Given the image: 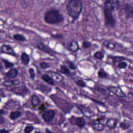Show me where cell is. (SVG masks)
I'll return each instance as SVG.
<instances>
[{"label":"cell","mask_w":133,"mask_h":133,"mask_svg":"<svg viewBox=\"0 0 133 133\" xmlns=\"http://www.w3.org/2000/svg\"><path fill=\"white\" fill-rule=\"evenodd\" d=\"M119 1L108 0L104 2L103 12L105 25L108 28H114L116 25V20L113 15L115 9L118 7Z\"/></svg>","instance_id":"cell-1"},{"label":"cell","mask_w":133,"mask_h":133,"mask_svg":"<svg viewBox=\"0 0 133 133\" xmlns=\"http://www.w3.org/2000/svg\"><path fill=\"white\" fill-rule=\"evenodd\" d=\"M64 16L61 11L56 8H51L46 11L44 15V21L49 24H57L64 21Z\"/></svg>","instance_id":"cell-2"},{"label":"cell","mask_w":133,"mask_h":133,"mask_svg":"<svg viewBox=\"0 0 133 133\" xmlns=\"http://www.w3.org/2000/svg\"><path fill=\"white\" fill-rule=\"evenodd\" d=\"M68 15L73 21L77 19L83 10V2L81 0H71L66 6Z\"/></svg>","instance_id":"cell-3"},{"label":"cell","mask_w":133,"mask_h":133,"mask_svg":"<svg viewBox=\"0 0 133 133\" xmlns=\"http://www.w3.org/2000/svg\"><path fill=\"white\" fill-rule=\"evenodd\" d=\"M10 91L14 94L20 96H22V97H25L29 94L30 91L25 85L14 86L10 89Z\"/></svg>","instance_id":"cell-4"},{"label":"cell","mask_w":133,"mask_h":133,"mask_svg":"<svg viewBox=\"0 0 133 133\" xmlns=\"http://www.w3.org/2000/svg\"><path fill=\"white\" fill-rule=\"evenodd\" d=\"M55 114L54 110L49 109L42 112V117L45 122L49 123L52 121L55 116Z\"/></svg>","instance_id":"cell-5"},{"label":"cell","mask_w":133,"mask_h":133,"mask_svg":"<svg viewBox=\"0 0 133 133\" xmlns=\"http://www.w3.org/2000/svg\"><path fill=\"white\" fill-rule=\"evenodd\" d=\"M70 121L72 124L77 126L79 128H83L86 124V121L83 117L72 116Z\"/></svg>","instance_id":"cell-6"},{"label":"cell","mask_w":133,"mask_h":133,"mask_svg":"<svg viewBox=\"0 0 133 133\" xmlns=\"http://www.w3.org/2000/svg\"><path fill=\"white\" fill-rule=\"evenodd\" d=\"M122 9L124 11L127 19L133 17V6L130 4L125 3L123 4Z\"/></svg>","instance_id":"cell-7"},{"label":"cell","mask_w":133,"mask_h":133,"mask_svg":"<svg viewBox=\"0 0 133 133\" xmlns=\"http://www.w3.org/2000/svg\"><path fill=\"white\" fill-rule=\"evenodd\" d=\"M108 90L113 94L114 95H116V96L119 97H125L126 95L122 89L117 86H108L107 88Z\"/></svg>","instance_id":"cell-8"},{"label":"cell","mask_w":133,"mask_h":133,"mask_svg":"<svg viewBox=\"0 0 133 133\" xmlns=\"http://www.w3.org/2000/svg\"><path fill=\"white\" fill-rule=\"evenodd\" d=\"M36 47L40 50H41L49 55L54 56L55 51H54V50L51 48L49 47L48 46L45 45L44 44H43L41 42L38 43L36 44Z\"/></svg>","instance_id":"cell-9"},{"label":"cell","mask_w":133,"mask_h":133,"mask_svg":"<svg viewBox=\"0 0 133 133\" xmlns=\"http://www.w3.org/2000/svg\"><path fill=\"white\" fill-rule=\"evenodd\" d=\"M1 52L2 53H4L8 54L12 56H16V53L14 51V49L9 45L3 44L1 47Z\"/></svg>","instance_id":"cell-10"},{"label":"cell","mask_w":133,"mask_h":133,"mask_svg":"<svg viewBox=\"0 0 133 133\" xmlns=\"http://www.w3.org/2000/svg\"><path fill=\"white\" fill-rule=\"evenodd\" d=\"M76 107L81 111L82 114L87 117H90L94 114L92 111L84 105L81 104H76Z\"/></svg>","instance_id":"cell-11"},{"label":"cell","mask_w":133,"mask_h":133,"mask_svg":"<svg viewBox=\"0 0 133 133\" xmlns=\"http://www.w3.org/2000/svg\"><path fill=\"white\" fill-rule=\"evenodd\" d=\"M18 74V71L17 69L12 68L9 70V71L6 73L5 77L8 79H13L16 78Z\"/></svg>","instance_id":"cell-12"},{"label":"cell","mask_w":133,"mask_h":133,"mask_svg":"<svg viewBox=\"0 0 133 133\" xmlns=\"http://www.w3.org/2000/svg\"><path fill=\"white\" fill-rule=\"evenodd\" d=\"M48 73L49 74V76L56 82L60 83L62 82L63 79V77L57 72H54V71H50L48 72Z\"/></svg>","instance_id":"cell-13"},{"label":"cell","mask_w":133,"mask_h":133,"mask_svg":"<svg viewBox=\"0 0 133 133\" xmlns=\"http://www.w3.org/2000/svg\"><path fill=\"white\" fill-rule=\"evenodd\" d=\"M79 46L77 41L75 40L71 41L68 46V49L70 51L75 52L77 51L79 49Z\"/></svg>","instance_id":"cell-14"},{"label":"cell","mask_w":133,"mask_h":133,"mask_svg":"<svg viewBox=\"0 0 133 133\" xmlns=\"http://www.w3.org/2000/svg\"><path fill=\"white\" fill-rule=\"evenodd\" d=\"M20 82L19 79H14V80H6L3 82V85L5 87H12L13 86H17L20 85Z\"/></svg>","instance_id":"cell-15"},{"label":"cell","mask_w":133,"mask_h":133,"mask_svg":"<svg viewBox=\"0 0 133 133\" xmlns=\"http://www.w3.org/2000/svg\"><path fill=\"white\" fill-rule=\"evenodd\" d=\"M117 122L118 121L117 119L114 118H110L107 121L106 125L110 129H114L116 127Z\"/></svg>","instance_id":"cell-16"},{"label":"cell","mask_w":133,"mask_h":133,"mask_svg":"<svg viewBox=\"0 0 133 133\" xmlns=\"http://www.w3.org/2000/svg\"><path fill=\"white\" fill-rule=\"evenodd\" d=\"M20 60L23 64L27 65L30 63V58L29 55L25 52H22L20 56Z\"/></svg>","instance_id":"cell-17"},{"label":"cell","mask_w":133,"mask_h":133,"mask_svg":"<svg viewBox=\"0 0 133 133\" xmlns=\"http://www.w3.org/2000/svg\"><path fill=\"white\" fill-rule=\"evenodd\" d=\"M41 78L46 83L50 85H55V81L54 79L47 74H43L41 75Z\"/></svg>","instance_id":"cell-18"},{"label":"cell","mask_w":133,"mask_h":133,"mask_svg":"<svg viewBox=\"0 0 133 133\" xmlns=\"http://www.w3.org/2000/svg\"><path fill=\"white\" fill-rule=\"evenodd\" d=\"M92 128L95 131H101L104 130L105 126L101 122H96L92 124Z\"/></svg>","instance_id":"cell-19"},{"label":"cell","mask_w":133,"mask_h":133,"mask_svg":"<svg viewBox=\"0 0 133 133\" xmlns=\"http://www.w3.org/2000/svg\"><path fill=\"white\" fill-rule=\"evenodd\" d=\"M31 104L32 107L35 108L37 107L40 103L41 101L39 97L35 94H33L31 97Z\"/></svg>","instance_id":"cell-20"},{"label":"cell","mask_w":133,"mask_h":133,"mask_svg":"<svg viewBox=\"0 0 133 133\" xmlns=\"http://www.w3.org/2000/svg\"><path fill=\"white\" fill-rule=\"evenodd\" d=\"M21 116V113L19 111H15L10 112L9 114V118L12 121H15L19 118Z\"/></svg>","instance_id":"cell-21"},{"label":"cell","mask_w":133,"mask_h":133,"mask_svg":"<svg viewBox=\"0 0 133 133\" xmlns=\"http://www.w3.org/2000/svg\"><path fill=\"white\" fill-rule=\"evenodd\" d=\"M102 45L103 46L105 47L108 49L111 50L114 49L116 47V45L114 43L110 42L107 41L103 42Z\"/></svg>","instance_id":"cell-22"},{"label":"cell","mask_w":133,"mask_h":133,"mask_svg":"<svg viewBox=\"0 0 133 133\" xmlns=\"http://www.w3.org/2000/svg\"><path fill=\"white\" fill-rule=\"evenodd\" d=\"M59 71L61 73L67 76H70L71 74V72L69 69H68V68L65 65H64V64H62L60 65Z\"/></svg>","instance_id":"cell-23"},{"label":"cell","mask_w":133,"mask_h":133,"mask_svg":"<svg viewBox=\"0 0 133 133\" xmlns=\"http://www.w3.org/2000/svg\"><path fill=\"white\" fill-rule=\"evenodd\" d=\"M13 38L17 41L20 42H25L26 41V38L24 36H23L22 34H16L13 35Z\"/></svg>","instance_id":"cell-24"},{"label":"cell","mask_w":133,"mask_h":133,"mask_svg":"<svg viewBox=\"0 0 133 133\" xmlns=\"http://www.w3.org/2000/svg\"><path fill=\"white\" fill-rule=\"evenodd\" d=\"M98 76L99 77L101 78H107L108 74V73L104 71V69L102 68H101L99 69V70L98 72Z\"/></svg>","instance_id":"cell-25"},{"label":"cell","mask_w":133,"mask_h":133,"mask_svg":"<svg viewBox=\"0 0 133 133\" xmlns=\"http://www.w3.org/2000/svg\"><path fill=\"white\" fill-rule=\"evenodd\" d=\"M2 62H3L4 65H5V69H9V68H12L13 66H14V64L12 62H10V61H9L8 60H6V59H4L2 58Z\"/></svg>","instance_id":"cell-26"},{"label":"cell","mask_w":133,"mask_h":133,"mask_svg":"<svg viewBox=\"0 0 133 133\" xmlns=\"http://www.w3.org/2000/svg\"><path fill=\"white\" fill-rule=\"evenodd\" d=\"M104 55L103 54V53L100 51H97L96 52H95L94 54V57L96 58L97 59H98V60H102L103 57H104Z\"/></svg>","instance_id":"cell-27"},{"label":"cell","mask_w":133,"mask_h":133,"mask_svg":"<svg viewBox=\"0 0 133 133\" xmlns=\"http://www.w3.org/2000/svg\"><path fill=\"white\" fill-rule=\"evenodd\" d=\"M91 43L88 41H84L82 43V46L84 49H87L90 48L91 46Z\"/></svg>","instance_id":"cell-28"},{"label":"cell","mask_w":133,"mask_h":133,"mask_svg":"<svg viewBox=\"0 0 133 133\" xmlns=\"http://www.w3.org/2000/svg\"><path fill=\"white\" fill-rule=\"evenodd\" d=\"M76 84L79 86V87H81L82 88H84L85 87L87 86V85H86V83L82 79H78V80H77L76 82Z\"/></svg>","instance_id":"cell-29"},{"label":"cell","mask_w":133,"mask_h":133,"mask_svg":"<svg viewBox=\"0 0 133 133\" xmlns=\"http://www.w3.org/2000/svg\"><path fill=\"white\" fill-rule=\"evenodd\" d=\"M66 64L68 66V67L71 69V70H74L76 69V66L75 65V64H74L72 61H70V60H67L66 61Z\"/></svg>","instance_id":"cell-30"},{"label":"cell","mask_w":133,"mask_h":133,"mask_svg":"<svg viewBox=\"0 0 133 133\" xmlns=\"http://www.w3.org/2000/svg\"><path fill=\"white\" fill-rule=\"evenodd\" d=\"M39 66L42 69H46L50 67V65L49 63L45 62H41L39 63Z\"/></svg>","instance_id":"cell-31"},{"label":"cell","mask_w":133,"mask_h":133,"mask_svg":"<svg viewBox=\"0 0 133 133\" xmlns=\"http://www.w3.org/2000/svg\"><path fill=\"white\" fill-rule=\"evenodd\" d=\"M29 73L30 74V77L31 79H34L35 77V70L33 68H30L29 69Z\"/></svg>","instance_id":"cell-32"},{"label":"cell","mask_w":133,"mask_h":133,"mask_svg":"<svg viewBox=\"0 0 133 133\" xmlns=\"http://www.w3.org/2000/svg\"><path fill=\"white\" fill-rule=\"evenodd\" d=\"M34 127L31 125L26 126L24 129V133H31L33 130L34 129Z\"/></svg>","instance_id":"cell-33"},{"label":"cell","mask_w":133,"mask_h":133,"mask_svg":"<svg viewBox=\"0 0 133 133\" xmlns=\"http://www.w3.org/2000/svg\"><path fill=\"white\" fill-rule=\"evenodd\" d=\"M130 126V125L128 124L127 123L125 122H121L119 124V127L122 129H128Z\"/></svg>","instance_id":"cell-34"},{"label":"cell","mask_w":133,"mask_h":133,"mask_svg":"<svg viewBox=\"0 0 133 133\" xmlns=\"http://www.w3.org/2000/svg\"><path fill=\"white\" fill-rule=\"evenodd\" d=\"M127 66V63L124 61H121L119 63H118L117 66L118 68L121 69H125Z\"/></svg>","instance_id":"cell-35"},{"label":"cell","mask_w":133,"mask_h":133,"mask_svg":"<svg viewBox=\"0 0 133 133\" xmlns=\"http://www.w3.org/2000/svg\"><path fill=\"white\" fill-rule=\"evenodd\" d=\"M51 36L55 39H62L63 38V35L62 34H51Z\"/></svg>","instance_id":"cell-36"},{"label":"cell","mask_w":133,"mask_h":133,"mask_svg":"<svg viewBox=\"0 0 133 133\" xmlns=\"http://www.w3.org/2000/svg\"><path fill=\"white\" fill-rule=\"evenodd\" d=\"M112 59H113L114 62H119V63L120 62H121L122 60H123L125 59H124V58L121 57H112Z\"/></svg>","instance_id":"cell-37"},{"label":"cell","mask_w":133,"mask_h":133,"mask_svg":"<svg viewBox=\"0 0 133 133\" xmlns=\"http://www.w3.org/2000/svg\"><path fill=\"white\" fill-rule=\"evenodd\" d=\"M46 109V107L45 106V105L44 103H42V104H41L39 107H38V110L41 111H42V112H43L44 111H46L45 110Z\"/></svg>","instance_id":"cell-38"},{"label":"cell","mask_w":133,"mask_h":133,"mask_svg":"<svg viewBox=\"0 0 133 133\" xmlns=\"http://www.w3.org/2000/svg\"><path fill=\"white\" fill-rule=\"evenodd\" d=\"M0 133H10V132L5 129H2L0 130Z\"/></svg>","instance_id":"cell-39"},{"label":"cell","mask_w":133,"mask_h":133,"mask_svg":"<svg viewBox=\"0 0 133 133\" xmlns=\"http://www.w3.org/2000/svg\"><path fill=\"white\" fill-rule=\"evenodd\" d=\"M4 118L3 117V116L2 115L1 116V118H0V124H3L4 123Z\"/></svg>","instance_id":"cell-40"},{"label":"cell","mask_w":133,"mask_h":133,"mask_svg":"<svg viewBox=\"0 0 133 133\" xmlns=\"http://www.w3.org/2000/svg\"><path fill=\"white\" fill-rule=\"evenodd\" d=\"M4 113H5L4 110H3V109H1V110H0V114H1V115H2L4 114Z\"/></svg>","instance_id":"cell-41"},{"label":"cell","mask_w":133,"mask_h":133,"mask_svg":"<svg viewBox=\"0 0 133 133\" xmlns=\"http://www.w3.org/2000/svg\"><path fill=\"white\" fill-rule=\"evenodd\" d=\"M46 133H54V132H52V131H50V130H47V131H46Z\"/></svg>","instance_id":"cell-42"},{"label":"cell","mask_w":133,"mask_h":133,"mask_svg":"<svg viewBox=\"0 0 133 133\" xmlns=\"http://www.w3.org/2000/svg\"><path fill=\"white\" fill-rule=\"evenodd\" d=\"M34 133H41L40 132H38V131H36V132H35Z\"/></svg>","instance_id":"cell-43"},{"label":"cell","mask_w":133,"mask_h":133,"mask_svg":"<svg viewBox=\"0 0 133 133\" xmlns=\"http://www.w3.org/2000/svg\"><path fill=\"white\" fill-rule=\"evenodd\" d=\"M132 46H133V44H132Z\"/></svg>","instance_id":"cell-44"}]
</instances>
